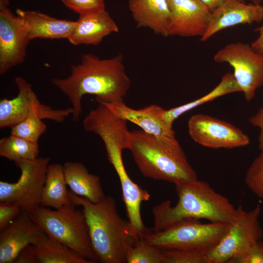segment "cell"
Here are the masks:
<instances>
[{"label":"cell","mask_w":263,"mask_h":263,"mask_svg":"<svg viewBox=\"0 0 263 263\" xmlns=\"http://www.w3.org/2000/svg\"><path fill=\"white\" fill-rule=\"evenodd\" d=\"M35 246L39 263H93L47 234Z\"/></svg>","instance_id":"cell-23"},{"label":"cell","mask_w":263,"mask_h":263,"mask_svg":"<svg viewBox=\"0 0 263 263\" xmlns=\"http://www.w3.org/2000/svg\"><path fill=\"white\" fill-rule=\"evenodd\" d=\"M189 136L197 144L212 149H234L250 144L248 136L225 121L207 114L192 115L188 122Z\"/></svg>","instance_id":"cell-10"},{"label":"cell","mask_w":263,"mask_h":263,"mask_svg":"<svg viewBox=\"0 0 263 263\" xmlns=\"http://www.w3.org/2000/svg\"><path fill=\"white\" fill-rule=\"evenodd\" d=\"M49 157H38L15 162L20 170L17 182L0 181V202L18 205L22 212L31 213L41 206Z\"/></svg>","instance_id":"cell-8"},{"label":"cell","mask_w":263,"mask_h":263,"mask_svg":"<svg viewBox=\"0 0 263 263\" xmlns=\"http://www.w3.org/2000/svg\"><path fill=\"white\" fill-rule=\"evenodd\" d=\"M69 194L71 200L82 208L98 262L126 263L129 247L140 237L129 220L120 215L114 198L106 196L94 203L71 190Z\"/></svg>","instance_id":"cell-2"},{"label":"cell","mask_w":263,"mask_h":263,"mask_svg":"<svg viewBox=\"0 0 263 263\" xmlns=\"http://www.w3.org/2000/svg\"><path fill=\"white\" fill-rule=\"evenodd\" d=\"M213 59L215 62L226 63L233 68L232 74L244 99L251 101L256 91L263 86V56L251 45L238 41L219 50Z\"/></svg>","instance_id":"cell-9"},{"label":"cell","mask_w":263,"mask_h":263,"mask_svg":"<svg viewBox=\"0 0 263 263\" xmlns=\"http://www.w3.org/2000/svg\"><path fill=\"white\" fill-rule=\"evenodd\" d=\"M31 40L36 38L68 39L73 32L76 21L56 19L36 11L16 10Z\"/></svg>","instance_id":"cell-15"},{"label":"cell","mask_w":263,"mask_h":263,"mask_svg":"<svg viewBox=\"0 0 263 263\" xmlns=\"http://www.w3.org/2000/svg\"><path fill=\"white\" fill-rule=\"evenodd\" d=\"M119 116L139 126L146 132L157 137L172 139L175 132L167 125L161 117L162 107L152 104L135 109L128 106L124 102L113 104L103 103Z\"/></svg>","instance_id":"cell-17"},{"label":"cell","mask_w":263,"mask_h":263,"mask_svg":"<svg viewBox=\"0 0 263 263\" xmlns=\"http://www.w3.org/2000/svg\"><path fill=\"white\" fill-rule=\"evenodd\" d=\"M170 12L169 36L200 38L208 23L211 11L201 0H167Z\"/></svg>","instance_id":"cell-12"},{"label":"cell","mask_w":263,"mask_h":263,"mask_svg":"<svg viewBox=\"0 0 263 263\" xmlns=\"http://www.w3.org/2000/svg\"><path fill=\"white\" fill-rule=\"evenodd\" d=\"M241 1L244 2V1L246 0H239ZM253 1V3H257V4H260V3L262 1H263V0H251Z\"/></svg>","instance_id":"cell-35"},{"label":"cell","mask_w":263,"mask_h":263,"mask_svg":"<svg viewBox=\"0 0 263 263\" xmlns=\"http://www.w3.org/2000/svg\"><path fill=\"white\" fill-rule=\"evenodd\" d=\"M255 31L258 32L259 35L251 43V46L255 51L263 56V24L255 29Z\"/></svg>","instance_id":"cell-33"},{"label":"cell","mask_w":263,"mask_h":263,"mask_svg":"<svg viewBox=\"0 0 263 263\" xmlns=\"http://www.w3.org/2000/svg\"><path fill=\"white\" fill-rule=\"evenodd\" d=\"M61 1L67 8L79 15L105 9L104 0H61Z\"/></svg>","instance_id":"cell-28"},{"label":"cell","mask_w":263,"mask_h":263,"mask_svg":"<svg viewBox=\"0 0 263 263\" xmlns=\"http://www.w3.org/2000/svg\"><path fill=\"white\" fill-rule=\"evenodd\" d=\"M15 83L18 89L12 99L0 100V128H12L25 119L36 106L40 104L30 83L22 77L17 76Z\"/></svg>","instance_id":"cell-18"},{"label":"cell","mask_w":263,"mask_h":263,"mask_svg":"<svg viewBox=\"0 0 263 263\" xmlns=\"http://www.w3.org/2000/svg\"><path fill=\"white\" fill-rule=\"evenodd\" d=\"M248 121L251 125L260 130L258 138V148L261 152H263V106L249 118Z\"/></svg>","instance_id":"cell-32"},{"label":"cell","mask_w":263,"mask_h":263,"mask_svg":"<svg viewBox=\"0 0 263 263\" xmlns=\"http://www.w3.org/2000/svg\"><path fill=\"white\" fill-rule=\"evenodd\" d=\"M129 8L138 28H149L168 37L171 12L167 0H129Z\"/></svg>","instance_id":"cell-19"},{"label":"cell","mask_w":263,"mask_h":263,"mask_svg":"<svg viewBox=\"0 0 263 263\" xmlns=\"http://www.w3.org/2000/svg\"><path fill=\"white\" fill-rule=\"evenodd\" d=\"M118 30L115 22L104 9L79 15L75 28L67 39L73 45H97L105 37Z\"/></svg>","instance_id":"cell-16"},{"label":"cell","mask_w":263,"mask_h":263,"mask_svg":"<svg viewBox=\"0 0 263 263\" xmlns=\"http://www.w3.org/2000/svg\"><path fill=\"white\" fill-rule=\"evenodd\" d=\"M229 226L227 223L204 224L199 219H185L162 231L152 232L144 239L161 249L193 250L206 256L220 242Z\"/></svg>","instance_id":"cell-6"},{"label":"cell","mask_w":263,"mask_h":263,"mask_svg":"<svg viewBox=\"0 0 263 263\" xmlns=\"http://www.w3.org/2000/svg\"><path fill=\"white\" fill-rule=\"evenodd\" d=\"M46 234L29 213L19 215L0 233V263H13L19 252L29 244H36Z\"/></svg>","instance_id":"cell-13"},{"label":"cell","mask_w":263,"mask_h":263,"mask_svg":"<svg viewBox=\"0 0 263 263\" xmlns=\"http://www.w3.org/2000/svg\"><path fill=\"white\" fill-rule=\"evenodd\" d=\"M39 153L38 143L12 134L0 140V156L14 162L36 159Z\"/></svg>","instance_id":"cell-24"},{"label":"cell","mask_w":263,"mask_h":263,"mask_svg":"<svg viewBox=\"0 0 263 263\" xmlns=\"http://www.w3.org/2000/svg\"><path fill=\"white\" fill-rule=\"evenodd\" d=\"M63 166L49 164L41 197V206L59 208L71 202L67 188Z\"/></svg>","instance_id":"cell-22"},{"label":"cell","mask_w":263,"mask_h":263,"mask_svg":"<svg viewBox=\"0 0 263 263\" xmlns=\"http://www.w3.org/2000/svg\"><path fill=\"white\" fill-rule=\"evenodd\" d=\"M13 263H39L35 245L29 244L23 248Z\"/></svg>","instance_id":"cell-31"},{"label":"cell","mask_w":263,"mask_h":263,"mask_svg":"<svg viewBox=\"0 0 263 263\" xmlns=\"http://www.w3.org/2000/svg\"><path fill=\"white\" fill-rule=\"evenodd\" d=\"M63 166L66 184L74 193L94 203L106 196L100 177L90 173L82 163L67 161Z\"/></svg>","instance_id":"cell-20"},{"label":"cell","mask_w":263,"mask_h":263,"mask_svg":"<svg viewBox=\"0 0 263 263\" xmlns=\"http://www.w3.org/2000/svg\"><path fill=\"white\" fill-rule=\"evenodd\" d=\"M212 12L225 0H201Z\"/></svg>","instance_id":"cell-34"},{"label":"cell","mask_w":263,"mask_h":263,"mask_svg":"<svg viewBox=\"0 0 263 263\" xmlns=\"http://www.w3.org/2000/svg\"><path fill=\"white\" fill-rule=\"evenodd\" d=\"M232 263H263V240L255 243Z\"/></svg>","instance_id":"cell-30"},{"label":"cell","mask_w":263,"mask_h":263,"mask_svg":"<svg viewBox=\"0 0 263 263\" xmlns=\"http://www.w3.org/2000/svg\"><path fill=\"white\" fill-rule=\"evenodd\" d=\"M21 212L20 207L15 203L0 202V231L7 227Z\"/></svg>","instance_id":"cell-29"},{"label":"cell","mask_w":263,"mask_h":263,"mask_svg":"<svg viewBox=\"0 0 263 263\" xmlns=\"http://www.w3.org/2000/svg\"><path fill=\"white\" fill-rule=\"evenodd\" d=\"M162 249L139 238L131 245L126 254L127 263H164Z\"/></svg>","instance_id":"cell-25"},{"label":"cell","mask_w":263,"mask_h":263,"mask_svg":"<svg viewBox=\"0 0 263 263\" xmlns=\"http://www.w3.org/2000/svg\"><path fill=\"white\" fill-rule=\"evenodd\" d=\"M8 0H0V75L22 64L30 40L19 18L9 8Z\"/></svg>","instance_id":"cell-11"},{"label":"cell","mask_w":263,"mask_h":263,"mask_svg":"<svg viewBox=\"0 0 263 263\" xmlns=\"http://www.w3.org/2000/svg\"><path fill=\"white\" fill-rule=\"evenodd\" d=\"M164 263H206V255L198 251L180 249H161Z\"/></svg>","instance_id":"cell-27"},{"label":"cell","mask_w":263,"mask_h":263,"mask_svg":"<svg viewBox=\"0 0 263 263\" xmlns=\"http://www.w3.org/2000/svg\"><path fill=\"white\" fill-rule=\"evenodd\" d=\"M71 202L55 210L40 206L29 214L48 236L93 263L98 260L93 250L83 211Z\"/></svg>","instance_id":"cell-5"},{"label":"cell","mask_w":263,"mask_h":263,"mask_svg":"<svg viewBox=\"0 0 263 263\" xmlns=\"http://www.w3.org/2000/svg\"><path fill=\"white\" fill-rule=\"evenodd\" d=\"M263 20V6L245 4L239 0H225L212 11L200 40L206 41L217 32L240 24H251Z\"/></svg>","instance_id":"cell-14"},{"label":"cell","mask_w":263,"mask_h":263,"mask_svg":"<svg viewBox=\"0 0 263 263\" xmlns=\"http://www.w3.org/2000/svg\"><path fill=\"white\" fill-rule=\"evenodd\" d=\"M129 150L142 174L175 184L197 179L176 138L157 137L142 130L130 131Z\"/></svg>","instance_id":"cell-4"},{"label":"cell","mask_w":263,"mask_h":263,"mask_svg":"<svg viewBox=\"0 0 263 263\" xmlns=\"http://www.w3.org/2000/svg\"><path fill=\"white\" fill-rule=\"evenodd\" d=\"M123 59L120 54L101 59L93 54H85L79 63L71 66L68 77L52 79L53 84L70 102L73 121H78L82 113L81 102L85 94L94 95L98 103L124 101L131 80L126 73Z\"/></svg>","instance_id":"cell-1"},{"label":"cell","mask_w":263,"mask_h":263,"mask_svg":"<svg viewBox=\"0 0 263 263\" xmlns=\"http://www.w3.org/2000/svg\"><path fill=\"white\" fill-rule=\"evenodd\" d=\"M177 203L165 200L154 206L153 232L162 231L185 219H206L210 222L230 224L236 208L226 197L207 183L196 179L175 184Z\"/></svg>","instance_id":"cell-3"},{"label":"cell","mask_w":263,"mask_h":263,"mask_svg":"<svg viewBox=\"0 0 263 263\" xmlns=\"http://www.w3.org/2000/svg\"><path fill=\"white\" fill-rule=\"evenodd\" d=\"M236 92H241V90L233 74L227 73L222 76L218 84L205 95L168 110L163 108L161 118L167 125L172 127L173 122L188 111L221 96Z\"/></svg>","instance_id":"cell-21"},{"label":"cell","mask_w":263,"mask_h":263,"mask_svg":"<svg viewBox=\"0 0 263 263\" xmlns=\"http://www.w3.org/2000/svg\"><path fill=\"white\" fill-rule=\"evenodd\" d=\"M244 181L248 188L263 199V152H261L248 167Z\"/></svg>","instance_id":"cell-26"},{"label":"cell","mask_w":263,"mask_h":263,"mask_svg":"<svg viewBox=\"0 0 263 263\" xmlns=\"http://www.w3.org/2000/svg\"><path fill=\"white\" fill-rule=\"evenodd\" d=\"M261 212L259 204L248 211L239 205L227 233L206 256V263H232L255 243L263 240V229L259 221Z\"/></svg>","instance_id":"cell-7"}]
</instances>
